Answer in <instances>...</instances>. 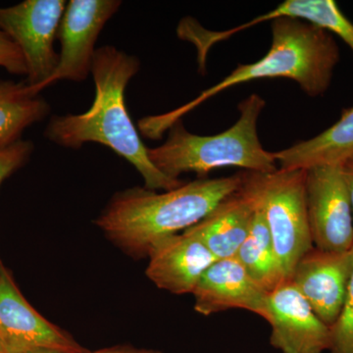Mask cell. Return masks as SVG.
Masks as SVG:
<instances>
[{
	"label": "cell",
	"mask_w": 353,
	"mask_h": 353,
	"mask_svg": "<svg viewBox=\"0 0 353 353\" xmlns=\"http://www.w3.org/2000/svg\"><path fill=\"white\" fill-rule=\"evenodd\" d=\"M139 68L138 58L115 46L97 48L92 66L95 85L92 106L78 115L53 116L44 136L57 145L73 150L87 143L108 146L138 170L145 180L146 189H176L183 182L180 179L169 178L153 165L148 157V148L128 112L125 92L128 83Z\"/></svg>",
	"instance_id": "cell-1"
},
{
	"label": "cell",
	"mask_w": 353,
	"mask_h": 353,
	"mask_svg": "<svg viewBox=\"0 0 353 353\" xmlns=\"http://www.w3.org/2000/svg\"><path fill=\"white\" fill-rule=\"evenodd\" d=\"M241 174L199 179L164 192L132 188L114 194L95 220L108 240L132 257L148 256L158 241L180 234L240 190Z\"/></svg>",
	"instance_id": "cell-2"
},
{
	"label": "cell",
	"mask_w": 353,
	"mask_h": 353,
	"mask_svg": "<svg viewBox=\"0 0 353 353\" xmlns=\"http://www.w3.org/2000/svg\"><path fill=\"white\" fill-rule=\"evenodd\" d=\"M268 53L254 63L239 65L226 78L202 92L189 103L160 115L146 116L138 123L146 138L159 139L183 116L228 88L268 78H287L299 83L309 97L328 90L340 51L331 32L292 18L272 21Z\"/></svg>",
	"instance_id": "cell-3"
},
{
	"label": "cell",
	"mask_w": 353,
	"mask_h": 353,
	"mask_svg": "<svg viewBox=\"0 0 353 353\" xmlns=\"http://www.w3.org/2000/svg\"><path fill=\"white\" fill-rule=\"evenodd\" d=\"M265 105L259 94L250 95L239 104L238 121L214 136L192 134L179 120L169 129L163 145L148 148V157L158 170L175 180L183 173L205 176L229 166L256 173L275 172L279 169L275 155L264 150L257 132Z\"/></svg>",
	"instance_id": "cell-4"
},
{
	"label": "cell",
	"mask_w": 353,
	"mask_h": 353,
	"mask_svg": "<svg viewBox=\"0 0 353 353\" xmlns=\"http://www.w3.org/2000/svg\"><path fill=\"white\" fill-rule=\"evenodd\" d=\"M241 190L261 211L285 277L314 248L306 205L305 170L243 172Z\"/></svg>",
	"instance_id": "cell-5"
},
{
	"label": "cell",
	"mask_w": 353,
	"mask_h": 353,
	"mask_svg": "<svg viewBox=\"0 0 353 353\" xmlns=\"http://www.w3.org/2000/svg\"><path fill=\"white\" fill-rule=\"evenodd\" d=\"M66 1L25 0L13 6L0 7V31L22 51L27 65L26 82L34 94L57 69L59 53L54 50Z\"/></svg>",
	"instance_id": "cell-6"
},
{
	"label": "cell",
	"mask_w": 353,
	"mask_h": 353,
	"mask_svg": "<svg viewBox=\"0 0 353 353\" xmlns=\"http://www.w3.org/2000/svg\"><path fill=\"white\" fill-rule=\"evenodd\" d=\"M306 205L313 245L325 252L353 248V213L341 164L305 170Z\"/></svg>",
	"instance_id": "cell-7"
},
{
	"label": "cell",
	"mask_w": 353,
	"mask_h": 353,
	"mask_svg": "<svg viewBox=\"0 0 353 353\" xmlns=\"http://www.w3.org/2000/svg\"><path fill=\"white\" fill-rule=\"evenodd\" d=\"M0 341L8 353H85L69 334L39 314L0 267Z\"/></svg>",
	"instance_id": "cell-8"
},
{
	"label": "cell",
	"mask_w": 353,
	"mask_h": 353,
	"mask_svg": "<svg viewBox=\"0 0 353 353\" xmlns=\"http://www.w3.org/2000/svg\"><path fill=\"white\" fill-rule=\"evenodd\" d=\"M121 4L119 0H71L67 3L57 34L61 46L59 61L39 92L60 80L77 83L87 80L92 74L99 34Z\"/></svg>",
	"instance_id": "cell-9"
},
{
	"label": "cell",
	"mask_w": 353,
	"mask_h": 353,
	"mask_svg": "<svg viewBox=\"0 0 353 353\" xmlns=\"http://www.w3.org/2000/svg\"><path fill=\"white\" fill-rule=\"evenodd\" d=\"M264 320L271 326V345L281 353L328 352L331 327L290 280L269 292Z\"/></svg>",
	"instance_id": "cell-10"
},
{
	"label": "cell",
	"mask_w": 353,
	"mask_h": 353,
	"mask_svg": "<svg viewBox=\"0 0 353 353\" xmlns=\"http://www.w3.org/2000/svg\"><path fill=\"white\" fill-rule=\"evenodd\" d=\"M352 270L353 248L334 252L313 248L297 262L290 281L331 327L340 315Z\"/></svg>",
	"instance_id": "cell-11"
},
{
	"label": "cell",
	"mask_w": 353,
	"mask_h": 353,
	"mask_svg": "<svg viewBox=\"0 0 353 353\" xmlns=\"http://www.w3.org/2000/svg\"><path fill=\"white\" fill-rule=\"evenodd\" d=\"M148 256V278L158 289L178 296L192 294L203 274L217 260L189 229L158 241Z\"/></svg>",
	"instance_id": "cell-12"
},
{
	"label": "cell",
	"mask_w": 353,
	"mask_h": 353,
	"mask_svg": "<svg viewBox=\"0 0 353 353\" xmlns=\"http://www.w3.org/2000/svg\"><path fill=\"white\" fill-rule=\"evenodd\" d=\"M192 294L194 310L203 316L243 309L266 318L269 292L250 277L236 257L216 260Z\"/></svg>",
	"instance_id": "cell-13"
},
{
	"label": "cell",
	"mask_w": 353,
	"mask_h": 353,
	"mask_svg": "<svg viewBox=\"0 0 353 353\" xmlns=\"http://www.w3.org/2000/svg\"><path fill=\"white\" fill-rule=\"evenodd\" d=\"M254 213L253 202L239 190L189 230L203 241L216 259H231L250 234Z\"/></svg>",
	"instance_id": "cell-14"
},
{
	"label": "cell",
	"mask_w": 353,
	"mask_h": 353,
	"mask_svg": "<svg viewBox=\"0 0 353 353\" xmlns=\"http://www.w3.org/2000/svg\"><path fill=\"white\" fill-rule=\"evenodd\" d=\"M278 167L285 170H306L319 165H338L353 155V106L321 134L274 152Z\"/></svg>",
	"instance_id": "cell-15"
},
{
	"label": "cell",
	"mask_w": 353,
	"mask_h": 353,
	"mask_svg": "<svg viewBox=\"0 0 353 353\" xmlns=\"http://www.w3.org/2000/svg\"><path fill=\"white\" fill-rule=\"evenodd\" d=\"M50 112L48 102L34 94L28 83L0 81V143L19 141L27 128Z\"/></svg>",
	"instance_id": "cell-16"
},
{
	"label": "cell",
	"mask_w": 353,
	"mask_h": 353,
	"mask_svg": "<svg viewBox=\"0 0 353 353\" xmlns=\"http://www.w3.org/2000/svg\"><path fill=\"white\" fill-rule=\"evenodd\" d=\"M234 257L266 292H271L289 281L279 261L263 214L256 206L250 234Z\"/></svg>",
	"instance_id": "cell-17"
},
{
	"label": "cell",
	"mask_w": 353,
	"mask_h": 353,
	"mask_svg": "<svg viewBox=\"0 0 353 353\" xmlns=\"http://www.w3.org/2000/svg\"><path fill=\"white\" fill-rule=\"evenodd\" d=\"M283 17L304 21L336 34L353 52V24L334 0H285L263 14L262 20L267 22Z\"/></svg>",
	"instance_id": "cell-18"
},
{
	"label": "cell",
	"mask_w": 353,
	"mask_h": 353,
	"mask_svg": "<svg viewBox=\"0 0 353 353\" xmlns=\"http://www.w3.org/2000/svg\"><path fill=\"white\" fill-rule=\"evenodd\" d=\"M327 353H353V270L338 319L331 326Z\"/></svg>",
	"instance_id": "cell-19"
},
{
	"label": "cell",
	"mask_w": 353,
	"mask_h": 353,
	"mask_svg": "<svg viewBox=\"0 0 353 353\" xmlns=\"http://www.w3.org/2000/svg\"><path fill=\"white\" fill-rule=\"evenodd\" d=\"M34 152L32 141L19 139L13 143H0V185L14 172L27 163Z\"/></svg>",
	"instance_id": "cell-20"
},
{
	"label": "cell",
	"mask_w": 353,
	"mask_h": 353,
	"mask_svg": "<svg viewBox=\"0 0 353 353\" xmlns=\"http://www.w3.org/2000/svg\"><path fill=\"white\" fill-rule=\"evenodd\" d=\"M0 67L13 75L27 76V65H26L22 51L12 39L1 31H0Z\"/></svg>",
	"instance_id": "cell-21"
},
{
	"label": "cell",
	"mask_w": 353,
	"mask_h": 353,
	"mask_svg": "<svg viewBox=\"0 0 353 353\" xmlns=\"http://www.w3.org/2000/svg\"><path fill=\"white\" fill-rule=\"evenodd\" d=\"M341 171L347 183L353 213V155L341 163Z\"/></svg>",
	"instance_id": "cell-22"
},
{
	"label": "cell",
	"mask_w": 353,
	"mask_h": 353,
	"mask_svg": "<svg viewBox=\"0 0 353 353\" xmlns=\"http://www.w3.org/2000/svg\"><path fill=\"white\" fill-rule=\"evenodd\" d=\"M146 350H137L130 347H115L110 348H105V350H97L94 352H85V353H146ZM46 353V352H44Z\"/></svg>",
	"instance_id": "cell-23"
},
{
	"label": "cell",
	"mask_w": 353,
	"mask_h": 353,
	"mask_svg": "<svg viewBox=\"0 0 353 353\" xmlns=\"http://www.w3.org/2000/svg\"><path fill=\"white\" fill-rule=\"evenodd\" d=\"M0 353H8L6 347H3V345H2L1 341H0Z\"/></svg>",
	"instance_id": "cell-24"
},
{
	"label": "cell",
	"mask_w": 353,
	"mask_h": 353,
	"mask_svg": "<svg viewBox=\"0 0 353 353\" xmlns=\"http://www.w3.org/2000/svg\"><path fill=\"white\" fill-rule=\"evenodd\" d=\"M146 353H166V352H161V350H148V352H146Z\"/></svg>",
	"instance_id": "cell-25"
}]
</instances>
